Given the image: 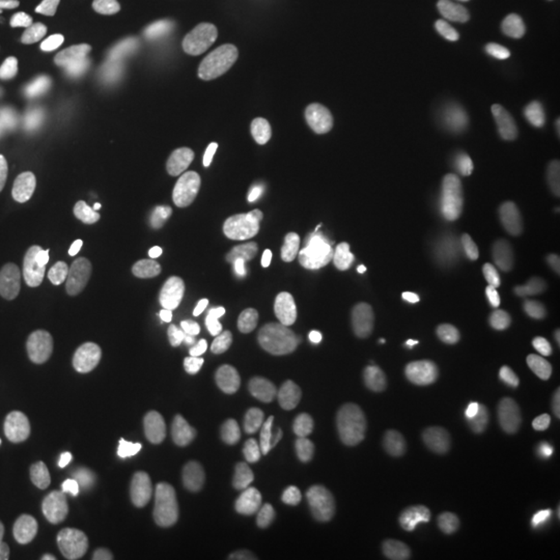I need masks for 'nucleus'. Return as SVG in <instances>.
I'll return each mask as SVG.
<instances>
[{"mask_svg":"<svg viewBox=\"0 0 560 560\" xmlns=\"http://www.w3.org/2000/svg\"><path fill=\"white\" fill-rule=\"evenodd\" d=\"M478 104L471 92L451 88L421 104L402 122L397 136V152L405 161L432 159L453 145L476 119Z\"/></svg>","mask_w":560,"mask_h":560,"instance_id":"1","label":"nucleus"},{"mask_svg":"<svg viewBox=\"0 0 560 560\" xmlns=\"http://www.w3.org/2000/svg\"><path fill=\"white\" fill-rule=\"evenodd\" d=\"M525 425L506 420L494 428H474L448 444V469L460 480H494L511 474L520 460Z\"/></svg>","mask_w":560,"mask_h":560,"instance_id":"2","label":"nucleus"},{"mask_svg":"<svg viewBox=\"0 0 560 560\" xmlns=\"http://www.w3.org/2000/svg\"><path fill=\"white\" fill-rule=\"evenodd\" d=\"M436 62L421 46H400L384 59L365 81V98L386 113L400 110L416 101L434 78Z\"/></svg>","mask_w":560,"mask_h":560,"instance_id":"3","label":"nucleus"},{"mask_svg":"<svg viewBox=\"0 0 560 560\" xmlns=\"http://www.w3.org/2000/svg\"><path fill=\"white\" fill-rule=\"evenodd\" d=\"M400 376L399 349L390 342H374L361 351L345 384L351 411L370 416L388 402Z\"/></svg>","mask_w":560,"mask_h":560,"instance_id":"4","label":"nucleus"},{"mask_svg":"<svg viewBox=\"0 0 560 560\" xmlns=\"http://www.w3.org/2000/svg\"><path fill=\"white\" fill-rule=\"evenodd\" d=\"M73 372V360L65 345L52 342L38 349L25 372V395L36 405H52L65 393Z\"/></svg>","mask_w":560,"mask_h":560,"instance_id":"5","label":"nucleus"},{"mask_svg":"<svg viewBox=\"0 0 560 560\" xmlns=\"http://www.w3.org/2000/svg\"><path fill=\"white\" fill-rule=\"evenodd\" d=\"M388 318V303L376 295H361L345 303L335 322L332 337L345 353L360 351L378 335L382 324Z\"/></svg>","mask_w":560,"mask_h":560,"instance_id":"6","label":"nucleus"},{"mask_svg":"<svg viewBox=\"0 0 560 560\" xmlns=\"http://www.w3.org/2000/svg\"><path fill=\"white\" fill-rule=\"evenodd\" d=\"M83 494L80 492H62L52 504L48 523H46V552L48 560H85L90 552L92 532L81 529L73 521L71 513L75 502Z\"/></svg>","mask_w":560,"mask_h":560,"instance_id":"7","label":"nucleus"},{"mask_svg":"<svg viewBox=\"0 0 560 560\" xmlns=\"http://www.w3.org/2000/svg\"><path fill=\"white\" fill-rule=\"evenodd\" d=\"M180 101H183V94L175 88L150 90L119 104L110 113L108 122L119 133H131L148 122L175 115V108L179 106Z\"/></svg>","mask_w":560,"mask_h":560,"instance_id":"8","label":"nucleus"},{"mask_svg":"<svg viewBox=\"0 0 560 560\" xmlns=\"http://www.w3.org/2000/svg\"><path fill=\"white\" fill-rule=\"evenodd\" d=\"M247 145V129L241 120L217 119L201 133L200 156L212 168H226L240 161Z\"/></svg>","mask_w":560,"mask_h":560,"instance_id":"9","label":"nucleus"},{"mask_svg":"<svg viewBox=\"0 0 560 560\" xmlns=\"http://www.w3.org/2000/svg\"><path fill=\"white\" fill-rule=\"evenodd\" d=\"M279 81L270 75H256L243 81L237 88H233L217 108V119L241 120L261 108H266L270 102L277 98Z\"/></svg>","mask_w":560,"mask_h":560,"instance_id":"10","label":"nucleus"},{"mask_svg":"<svg viewBox=\"0 0 560 560\" xmlns=\"http://www.w3.org/2000/svg\"><path fill=\"white\" fill-rule=\"evenodd\" d=\"M264 544L279 557H305L322 546V532L307 520H284L268 527Z\"/></svg>","mask_w":560,"mask_h":560,"instance_id":"11","label":"nucleus"},{"mask_svg":"<svg viewBox=\"0 0 560 560\" xmlns=\"http://www.w3.org/2000/svg\"><path fill=\"white\" fill-rule=\"evenodd\" d=\"M515 488L509 483H499L494 488H486L467 494L453 511V521L459 527H467V523L476 517H483L490 523L502 521L515 506Z\"/></svg>","mask_w":560,"mask_h":560,"instance_id":"12","label":"nucleus"},{"mask_svg":"<svg viewBox=\"0 0 560 560\" xmlns=\"http://www.w3.org/2000/svg\"><path fill=\"white\" fill-rule=\"evenodd\" d=\"M502 268L506 279L517 289H532L541 277V260L538 243L523 235H515L502 245Z\"/></svg>","mask_w":560,"mask_h":560,"instance_id":"13","label":"nucleus"},{"mask_svg":"<svg viewBox=\"0 0 560 560\" xmlns=\"http://www.w3.org/2000/svg\"><path fill=\"white\" fill-rule=\"evenodd\" d=\"M183 527L171 515H159L143 527L133 560H179Z\"/></svg>","mask_w":560,"mask_h":560,"instance_id":"14","label":"nucleus"},{"mask_svg":"<svg viewBox=\"0 0 560 560\" xmlns=\"http://www.w3.org/2000/svg\"><path fill=\"white\" fill-rule=\"evenodd\" d=\"M347 44L340 40H318L303 46L291 59L289 71L295 80H316L335 71L347 59Z\"/></svg>","mask_w":560,"mask_h":560,"instance_id":"15","label":"nucleus"},{"mask_svg":"<svg viewBox=\"0 0 560 560\" xmlns=\"http://www.w3.org/2000/svg\"><path fill=\"white\" fill-rule=\"evenodd\" d=\"M148 428L159 441L173 446L185 448L200 439V428L194 421L180 416L171 402H156L148 413Z\"/></svg>","mask_w":560,"mask_h":560,"instance_id":"16","label":"nucleus"},{"mask_svg":"<svg viewBox=\"0 0 560 560\" xmlns=\"http://www.w3.org/2000/svg\"><path fill=\"white\" fill-rule=\"evenodd\" d=\"M102 159L96 152H80L71 156L50 175L48 185L55 196H73L101 177Z\"/></svg>","mask_w":560,"mask_h":560,"instance_id":"17","label":"nucleus"},{"mask_svg":"<svg viewBox=\"0 0 560 560\" xmlns=\"http://www.w3.org/2000/svg\"><path fill=\"white\" fill-rule=\"evenodd\" d=\"M94 67V55L83 46H65L44 69L46 88H67L83 80Z\"/></svg>","mask_w":560,"mask_h":560,"instance_id":"18","label":"nucleus"},{"mask_svg":"<svg viewBox=\"0 0 560 560\" xmlns=\"http://www.w3.org/2000/svg\"><path fill=\"white\" fill-rule=\"evenodd\" d=\"M90 235L88 222L80 214L62 217L52 224L48 235V254L52 261H71L78 258Z\"/></svg>","mask_w":560,"mask_h":560,"instance_id":"19","label":"nucleus"},{"mask_svg":"<svg viewBox=\"0 0 560 560\" xmlns=\"http://www.w3.org/2000/svg\"><path fill=\"white\" fill-rule=\"evenodd\" d=\"M345 420L337 411H316L301 430L300 446L305 457H322L342 432Z\"/></svg>","mask_w":560,"mask_h":560,"instance_id":"20","label":"nucleus"},{"mask_svg":"<svg viewBox=\"0 0 560 560\" xmlns=\"http://www.w3.org/2000/svg\"><path fill=\"white\" fill-rule=\"evenodd\" d=\"M185 15L203 30H229L241 20L240 7L233 0H187Z\"/></svg>","mask_w":560,"mask_h":560,"instance_id":"21","label":"nucleus"},{"mask_svg":"<svg viewBox=\"0 0 560 560\" xmlns=\"http://www.w3.org/2000/svg\"><path fill=\"white\" fill-rule=\"evenodd\" d=\"M179 131L180 120L177 119V115H168L164 119L148 122L127 136H129L136 152H140L143 156H156L177 140Z\"/></svg>","mask_w":560,"mask_h":560,"instance_id":"22","label":"nucleus"},{"mask_svg":"<svg viewBox=\"0 0 560 560\" xmlns=\"http://www.w3.org/2000/svg\"><path fill=\"white\" fill-rule=\"evenodd\" d=\"M36 145V120L32 115H15L0 133V159L18 161Z\"/></svg>","mask_w":560,"mask_h":560,"instance_id":"23","label":"nucleus"},{"mask_svg":"<svg viewBox=\"0 0 560 560\" xmlns=\"http://www.w3.org/2000/svg\"><path fill=\"white\" fill-rule=\"evenodd\" d=\"M0 245L7 258L25 260L36 247V233L23 217L7 214L0 219Z\"/></svg>","mask_w":560,"mask_h":560,"instance_id":"24","label":"nucleus"},{"mask_svg":"<svg viewBox=\"0 0 560 560\" xmlns=\"http://www.w3.org/2000/svg\"><path fill=\"white\" fill-rule=\"evenodd\" d=\"M138 538L131 525L115 523L96 544V557L98 560H133Z\"/></svg>","mask_w":560,"mask_h":560,"instance_id":"25","label":"nucleus"},{"mask_svg":"<svg viewBox=\"0 0 560 560\" xmlns=\"http://www.w3.org/2000/svg\"><path fill=\"white\" fill-rule=\"evenodd\" d=\"M0 560H42L38 536L30 527H13L0 540Z\"/></svg>","mask_w":560,"mask_h":560,"instance_id":"26","label":"nucleus"},{"mask_svg":"<svg viewBox=\"0 0 560 560\" xmlns=\"http://www.w3.org/2000/svg\"><path fill=\"white\" fill-rule=\"evenodd\" d=\"M119 4L120 0H85L73 13L71 23L92 32H108Z\"/></svg>","mask_w":560,"mask_h":560,"instance_id":"27","label":"nucleus"},{"mask_svg":"<svg viewBox=\"0 0 560 560\" xmlns=\"http://www.w3.org/2000/svg\"><path fill=\"white\" fill-rule=\"evenodd\" d=\"M20 48L23 55H50V57H55L65 48V36L60 34L59 30H55L46 23H38V25H32L23 34Z\"/></svg>","mask_w":560,"mask_h":560,"instance_id":"28","label":"nucleus"},{"mask_svg":"<svg viewBox=\"0 0 560 560\" xmlns=\"http://www.w3.org/2000/svg\"><path fill=\"white\" fill-rule=\"evenodd\" d=\"M127 81H129V75L125 69H106L81 88V98L85 102H94V104L110 101L127 85Z\"/></svg>","mask_w":560,"mask_h":560,"instance_id":"29","label":"nucleus"},{"mask_svg":"<svg viewBox=\"0 0 560 560\" xmlns=\"http://www.w3.org/2000/svg\"><path fill=\"white\" fill-rule=\"evenodd\" d=\"M15 342H18L15 324L4 310H0V384L11 370V363L15 358Z\"/></svg>","mask_w":560,"mask_h":560,"instance_id":"30","label":"nucleus"},{"mask_svg":"<svg viewBox=\"0 0 560 560\" xmlns=\"http://www.w3.org/2000/svg\"><path fill=\"white\" fill-rule=\"evenodd\" d=\"M434 295H436V289L432 284H423V287H420V291L416 293V298L411 300L409 312H407V330L411 335L420 332L423 320H425V314H428V310L434 301Z\"/></svg>","mask_w":560,"mask_h":560,"instance_id":"31","label":"nucleus"},{"mask_svg":"<svg viewBox=\"0 0 560 560\" xmlns=\"http://www.w3.org/2000/svg\"><path fill=\"white\" fill-rule=\"evenodd\" d=\"M467 536L471 541V548L478 555H488L492 550V540H490V521L483 517H476V520L467 523Z\"/></svg>","mask_w":560,"mask_h":560,"instance_id":"32","label":"nucleus"},{"mask_svg":"<svg viewBox=\"0 0 560 560\" xmlns=\"http://www.w3.org/2000/svg\"><path fill=\"white\" fill-rule=\"evenodd\" d=\"M525 382H527V376H525L523 372H517V370H515V372H509V374L502 378L499 388H497V402H499V405H506V402L517 399L521 390L525 388Z\"/></svg>","mask_w":560,"mask_h":560,"instance_id":"33","label":"nucleus"},{"mask_svg":"<svg viewBox=\"0 0 560 560\" xmlns=\"http://www.w3.org/2000/svg\"><path fill=\"white\" fill-rule=\"evenodd\" d=\"M38 9L40 4L36 0H0V20L32 18L38 13Z\"/></svg>","mask_w":560,"mask_h":560,"instance_id":"34","label":"nucleus"},{"mask_svg":"<svg viewBox=\"0 0 560 560\" xmlns=\"http://www.w3.org/2000/svg\"><path fill=\"white\" fill-rule=\"evenodd\" d=\"M71 517L80 525L81 529L92 532L98 523V501H85L81 497L80 501L75 502V506H73Z\"/></svg>","mask_w":560,"mask_h":560,"instance_id":"35","label":"nucleus"},{"mask_svg":"<svg viewBox=\"0 0 560 560\" xmlns=\"http://www.w3.org/2000/svg\"><path fill=\"white\" fill-rule=\"evenodd\" d=\"M541 520H544V502L540 499L527 502L523 513V532L527 536H534L540 532Z\"/></svg>","mask_w":560,"mask_h":560,"instance_id":"36","label":"nucleus"},{"mask_svg":"<svg viewBox=\"0 0 560 560\" xmlns=\"http://www.w3.org/2000/svg\"><path fill=\"white\" fill-rule=\"evenodd\" d=\"M166 483L162 480H152L143 490H141L140 499H138V509L141 513L152 511L159 502H161L162 494H164Z\"/></svg>","mask_w":560,"mask_h":560,"instance_id":"37","label":"nucleus"},{"mask_svg":"<svg viewBox=\"0 0 560 560\" xmlns=\"http://www.w3.org/2000/svg\"><path fill=\"white\" fill-rule=\"evenodd\" d=\"M322 509H324V497L318 492L303 494L300 502H298V511H300L301 517H314V515L320 513Z\"/></svg>","mask_w":560,"mask_h":560,"instance_id":"38","label":"nucleus"},{"mask_svg":"<svg viewBox=\"0 0 560 560\" xmlns=\"http://www.w3.org/2000/svg\"><path fill=\"white\" fill-rule=\"evenodd\" d=\"M185 418H187V420H189V421L200 420L201 407H198V405H194V407H189V409H187V416H185Z\"/></svg>","mask_w":560,"mask_h":560,"instance_id":"39","label":"nucleus"},{"mask_svg":"<svg viewBox=\"0 0 560 560\" xmlns=\"http://www.w3.org/2000/svg\"><path fill=\"white\" fill-rule=\"evenodd\" d=\"M335 560H365L363 557H360V555H351V552H347V555H340V557H337Z\"/></svg>","mask_w":560,"mask_h":560,"instance_id":"40","label":"nucleus"},{"mask_svg":"<svg viewBox=\"0 0 560 560\" xmlns=\"http://www.w3.org/2000/svg\"><path fill=\"white\" fill-rule=\"evenodd\" d=\"M7 260H9V258H7V254H4V249H2V245H0V268L4 266V261Z\"/></svg>","mask_w":560,"mask_h":560,"instance_id":"41","label":"nucleus"},{"mask_svg":"<svg viewBox=\"0 0 560 560\" xmlns=\"http://www.w3.org/2000/svg\"><path fill=\"white\" fill-rule=\"evenodd\" d=\"M4 187H7V180H4V177H2V175H0V194H2V191H4Z\"/></svg>","mask_w":560,"mask_h":560,"instance_id":"42","label":"nucleus"},{"mask_svg":"<svg viewBox=\"0 0 560 560\" xmlns=\"http://www.w3.org/2000/svg\"><path fill=\"white\" fill-rule=\"evenodd\" d=\"M2 25H4V20H0V27H2Z\"/></svg>","mask_w":560,"mask_h":560,"instance_id":"43","label":"nucleus"}]
</instances>
